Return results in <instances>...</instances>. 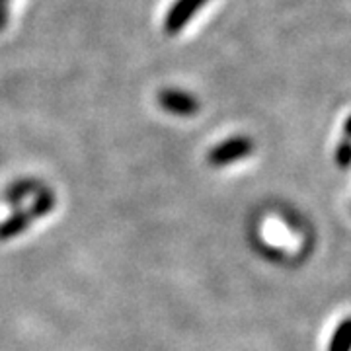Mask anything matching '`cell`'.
I'll return each mask as SVG.
<instances>
[{"label": "cell", "mask_w": 351, "mask_h": 351, "mask_svg": "<svg viewBox=\"0 0 351 351\" xmlns=\"http://www.w3.org/2000/svg\"><path fill=\"white\" fill-rule=\"evenodd\" d=\"M328 351H351V316L343 318L334 330Z\"/></svg>", "instance_id": "cell-7"}, {"label": "cell", "mask_w": 351, "mask_h": 351, "mask_svg": "<svg viewBox=\"0 0 351 351\" xmlns=\"http://www.w3.org/2000/svg\"><path fill=\"white\" fill-rule=\"evenodd\" d=\"M55 193L51 191L49 188H41L36 193V197H34V203H32V207L27 209L29 215L34 217V221H38L41 217H45V215H49L53 211V207H55Z\"/></svg>", "instance_id": "cell-6"}, {"label": "cell", "mask_w": 351, "mask_h": 351, "mask_svg": "<svg viewBox=\"0 0 351 351\" xmlns=\"http://www.w3.org/2000/svg\"><path fill=\"white\" fill-rule=\"evenodd\" d=\"M203 4H207V0H176L164 20L166 34L174 36L178 32H182Z\"/></svg>", "instance_id": "cell-3"}, {"label": "cell", "mask_w": 351, "mask_h": 351, "mask_svg": "<svg viewBox=\"0 0 351 351\" xmlns=\"http://www.w3.org/2000/svg\"><path fill=\"white\" fill-rule=\"evenodd\" d=\"M336 164L339 168H350L351 166V141L343 138L339 141L338 149H336Z\"/></svg>", "instance_id": "cell-8"}, {"label": "cell", "mask_w": 351, "mask_h": 351, "mask_svg": "<svg viewBox=\"0 0 351 351\" xmlns=\"http://www.w3.org/2000/svg\"><path fill=\"white\" fill-rule=\"evenodd\" d=\"M41 188H43V186L39 184L36 178H22V180L12 182V184L6 188V191H4V199L8 201L12 207H20L25 197L36 195Z\"/></svg>", "instance_id": "cell-5"}, {"label": "cell", "mask_w": 351, "mask_h": 351, "mask_svg": "<svg viewBox=\"0 0 351 351\" xmlns=\"http://www.w3.org/2000/svg\"><path fill=\"white\" fill-rule=\"evenodd\" d=\"M343 133H346V137L351 138V115L346 119V123H343Z\"/></svg>", "instance_id": "cell-10"}, {"label": "cell", "mask_w": 351, "mask_h": 351, "mask_svg": "<svg viewBox=\"0 0 351 351\" xmlns=\"http://www.w3.org/2000/svg\"><path fill=\"white\" fill-rule=\"evenodd\" d=\"M34 223V217L29 215L27 209H16L8 219H4L0 223V242L20 237L22 232H25L29 225Z\"/></svg>", "instance_id": "cell-4"}, {"label": "cell", "mask_w": 351, "mask_h": 351, "mask_svg": "<svg viewBox=\"0 0 351 351\" xmlns=\"http://www.w3.org/2000/svg\"><path fill=\"white\" fill-rule=\"evenodd\" d=\"M8 22V8H6V0H0V32L6 27Z\"/></svg>", "instance_id": "cell-9"}, {"label": "cell", "mask_w": 351, "mask_h": 351, "mask_svg": "<svg viewBox=\"0 0 351 351\" xmlns=\"http://www.w3.org/2000/svg\"><path fill=\"white\" fill-rule=\"evenodd\" d=\"M252 152H254V141L239 135V137H230L215 145L207 154V162L213 168H225V166H230V164L250 156Z\"/></svg>", "instance_id": "cell-1"}, {"label": "cell", "mask_w": 351, "mask_h": 351, "mask_svg": "<svg viewBox=\"0 0 351 351\" xmlns=\"http://www.w3.org/2000/svg\"><path fill=\"white\" fill-rule=\"evenodd\" d=\"M158 104L168 113H174L180 117H191L199 112V100L186 90L178 88H164L158 92Z\"/></svg>", "instance_id": "cell-2"}]
</instances>
